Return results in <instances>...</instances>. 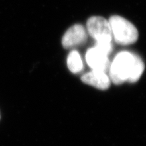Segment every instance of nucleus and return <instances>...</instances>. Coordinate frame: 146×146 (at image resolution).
I'll list each match as a JSON object with an SVG mask.
<instances>
[{
    "mask_svg": "<svg viewBox=\"0 0 146 146\" xmlns=\"http://www.w3.org/2000/svg\"><path fill=\"white\" fill-rule=\"evenodd\" d=\"M85 58L87 64L92 70L106 72L110 68L108 55L106 54L96 47L88 50Z\"/></svg>",
    "mask_w": 146,
    "mask_h": 146,
    "instance_id": "obj_5",
    "label": "nucleus"
},
{
    "mask_svg": "<svg viewBox=\"0 0 146 146\" xmlns=\"http://www.w3.org/2000/svg\"><path fill=\"white\" fill-rule=\"evenodd\" d=\"M67 66L70 72L74 74L78 73L83 70V61L78 52L74 50L69 54L67 58Z\"/></svg>",
    "mask_w": 146,
    "mask_h": 146,
    "instance_id": "obj_7",
    "label": "nucleus"
},
{
    "mask_svg": "<svg viewBox=\"0 0 146 146\" xmlns=\"http://www.w3.org/2000/svg\"><path fill=\"white\" fill-rule=\"evenodd\" d=\"M81 80L83 83L101 90L108 89L110 85V80L106 72L100 70H92L84 74L81 77Z\"/></svg>",
    "mask_w": 146,
    "mask_h": 146,
    "instance_id": "obj_6",
    "label": "nucleus"
},
{
    "mask_svg": "<svg viewBox=\"0 0 146 146\" xmlns=\"http://www.w3.org/2000/svg\"><path fill=\"white\" fill-rule=\"evenodd\" d=\"M109 69L112 81L120 85L126 81H138L144 70V64L137 55L122 52L116 55Z\"/></svg>",
    "mask_w": 146,
    "mask_h": 146,
    "instance_id": "obj_1",
    "label": "nucleus"
},
{
    "mask_svg": "<svg viewBox=\"0 0 146 146\" xmlns=\"http://www.w3.org/2000/svg\"><path fill=\"white\" fill-rule=\"evenodd\" d=\"M87 31L96 43L112 42V34L109 22L101 16L89 18L87 22Z\"/></svg>",
    "mask_w": 146,
    "mask_h": 146,
    "instance_id": "obj_3",
    "label": "nucleus"
},
{
    "mask_svg": "<svg viewBox=\"0 0 146 146\" xmlns=\"http://www.w3.org/2000/svg\"><path fill=\"white\" fill-rule=\"evenodd\" d=\"M108 22L116 43L127 45L137 41L139 36L137 29L131 22L120 16H111Z\"/></svg>",
    "mask_w": 146,
    "mask_h": 146,
    "instance_id": "obj_2",
    "label": "nucleus"
},
{
    "mask_svg": "<svg viewBox=\"0 0 146 146\" xmlns=\"http://www.w3.org/2000/svg\"><path fill=\"white\" fill-rule=\"evenodd\" d=\"M87 38V31L83 25H74L64 35L62 44L64 48L71 49L85 43Z\"/></svg>",
    "mask_w": 146,
    "mask_h": 146,
    "instance_id": "obj_4",
    "label": "nucleus"
}]
</instances>
